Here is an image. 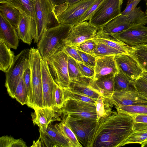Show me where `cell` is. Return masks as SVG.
<instances>
[{
  "instance_id": "obj_53",
  "label": "cell",
  "mask_w": 147,
  "mask_h": 147,
  "mask_svg": "<svg viewBox=\"0 0 147 147\" xmlns=\"http://www.w3.org/2000/svg\"><path fill=\"white\" fill-rule=\"evenodd\" d=\"M141 77L147 81V72L144 71Z\"/></svg>"
},
{
  "instance_id": "obj_12",
  "label": "cell",
  "mask_w": 147,
  "mask_h": 147,
  "mask_svg": "<svg viewBox=\"0 0 147 147\" xmlns=\"http://www.w3.org/2000/svg\"><path fill=\"white\" fill-rule=\"evenodd\" d=\"M39 131V139L36 142L34 141L31 147H72L56 124H49L45 132Z\"/></svg>"
},
{
  "instance_id": "obj_2",
  "label": "cell",
  "mask_w": 147,
  "mask_h": 147,
  "mask_svg": "<svg viewBox=\"0 0 147 147\" xmlns=\"http://www.w3.org/2000/svg\"><path fill=\"white\" fill-rule=\"evenodd\" d=\"M42 57L38 50L30 49L29 63L31 72V83L28 93L27 105L34 109L42 107L43 94L41 64Z\"/></svg>"
},
{
  "instance_id": "obj_21",
  "label": "cell",
  "mask_w": 147,
  "mask_h": 147,
  "mask_svg": "<svg viewBox=\"0 0 147 147\" xmlns=\"http://www.w3.org/2000/svg\"><path fill=\"white\" fill-rule=\"evenodd\" d=\"M115 75L108 74L95 81L92 79L90 82L92 87L100 95L105 98H109L114 91Z\"/></svg>"
},
{
  "instance_id": "obj_24",
  "label": "cell",
  "mask_w": 147,
  "mask_h": 147,
  "mask_svg": "<svg viewBox=\"0 0 147 147\" xmlns=\"http://www.w3.org/2000/svg\"><path fill=\"white\" fill-rule=\"evenodd\" d=\"M94 38L98 42L104 43L122 52L124 54L130 55L133 47L115 39L112 36L104 33L98 30Z\"/></svg>"
},
{
  "instance_id": "obj_57",
  "label": "cell",
  "mask_w": 147,
  "mask_h": 147,
  "mask_svg": "<svg viewBox=\"0 0 147 147\" xmlns=\"http://www.w3.org/2000/svg\"><path fill=\"white\" fill-rule=\"evenodd\" d=\"M141 0H128L127 1V3L132 2L134 1H141Z\"/></svg>"
},
{
  "instance_id": "obj_8",
  "label": "cell",
  "mask_w": 147,
  "mask_h": 147,
  "mask_svg": "<svg viewBox=\"0 0 147 147\" xmlns=\"http://www.w3.org/2000/svg\"><path fill=\"white\" fill-rule=\"evenodd\" d=\"M68 55L61 49L46 60L54 80L63 89L69 87L71 81L68 74Z\"/></svg>"
},
{
  "instance_id": "obj_14",
  "label": "cell",
  "mask_w": 147,
  "mask_h": 147,
  "mask_svg": "<svg viewBox=\"0 0 147 147\" xmlns=\"http://www.w3.org/2000/svg\"><path fill=\"white\" fill-rule=\"evenodd\" d=\"M41 68L43 101L42 107L54 109L55 81L51 74L46 59H42Z\"/></svg>"
},
{
  "instance_id": "obj_45",
  "label": "cell",
  "mask_w": 147,
  "mask_h": 147,
  "mask_svg": "<svg viewBox=\"0 0 147 147\" xmlns=\"http://www.w3.org/2000/svg\"><path fill=\"white\" fill-rule=\"evenodd\" d=\"M61 49L65 52L68 56L72 57L76 61L85 63L82 61L75 48L69 45L63 46Z\"/></svg>"
},
{
  "instance_id": "obj_37",
  "label": "cell",
  "mask_w": 147,
  "mask_h": 147,
  "mask_svg": "<svg viewBox=\"0 0 147 147\" xmlns=\"http://www.w3.org/2000/svg\"><path fill=\"white\" fill-rule=\"evenodd\" d=\"M0 147H27L21 138L16 139L11 136H3L0 138Z\"/></svg>"
},
{
  "instance_id": "obj_15",
  "label": "cell",
  "mask_w": 147,
  "mask_h": 147,
  "mask_svg": "<svg viewBox=\"0 0 147 147\" xmlns=\"http://www.w3.org/2000/svg\"><path fill=\"white\" fill-rule=\"evenodd\" d=\"M105 98L115 106L134 105H147V98L137 91H114L110 97Z\"/></svg>"
},
{
  "instance_id": "obj_3",
  "label": "cell",
  "mask_w": 147,
  "mask_h": 147,
  "mask_svg": "<svg viewBox=\"0 0 147 147\" xmlns=\"http://www.w3.org/2000/svg\"><path fill=\"white\" fill-rule=\"evenodd\" d=\"M74 25L60 24L45 30L37 43V49L46 60L63 47V40L69 34Z\"/></svg>"
},
{
  "instance_id": "obj_40",
  "label": "cell",
  "mask_w": 147,
  "mask_h": 147,
  "mask_svg": "<svg viewBox=\"0 0 147 147\" xmlns=\"http://www.w3.org/2000/svg\"><path fill=\"white\" fill-rule=\"evenodd\" d=\"M98 42V41L94 38L86 40L78 46L74 47L77 49L95 56L94 50Z\"/></svg>"
},
{
  "instance_id": "obj_10",
  "label": "cell",
  "mask_w": 147,
  "mask_h": 147,
  "mask_svg": "<svg viewBox=\"0 0 147 147\" xmlns=\"http://www.w3.org/2000/svg\"><path fill=\"white\" fill-rule=\"evenodd\" d=\"M123 1V0H103L89 22L98 30H100L109 22L121 14Z\"/></svg>"
},
{
  "instance_id": "obj_11",
  "label": "cell",
  "mask_w": 147,
  "mask_h": 147,
  "mask_svg": "<svg viewBox=\"0 0 147 147\" xmlns=\"http://www.w3.org/2000/svg\"><path fill=\"white\" fill-rule=\"evenodd\" d=\"M98 29L87 21L72 27L67 36L63 40V46L76 47L87 40L94 38Z\"/></svg>"
},
{
  "instance_id": "obj_52",
  "label": "cell",
  "mask_w": 147,
  "mask_h": 147,
  "mask_svg": "<svg viewBox=\"0 0 147 147\" xmlns=\"http://www.w3.org/2000/svg\"><path fill=\"white\" fill-rule=\"evenodd\" d=\"M80 0H67L66 3L68 5H71Z\"/></svg>"
},
{
  "instance_id": "obj_35",
  "label": "cell",
  "mask_w": 147,
  "mask_h": 147,
  "mask_svg": "<svg viewBox=\"0 0 147 147\" xmlns=\"http://www.w3.org/2000/svg\"><path fill=\"white\" fill-rule=\"evenodd\" d=\"M28 93L23 78L17 86L14 94V98L22 105H26L28 100Z\"/></svg>"
},
{
  "instance_id": "obj_42",
  "label": "cell",
  "mask_w": 147,
  "mask_h": 147,
  "mask_svg": "<svg viewBox=\"0 0 147 147\" xmlns=\"http://www.w3.org/2000/svg\"><path fill=\"white\" fill-rule=\"evenodd\" d=\"M77 62L79 70L83 76L93 79L95 74L94 67L78 61Z\"/></svg>"
},
{
  "instance_id": "obj_7",
  "label": "cell",
  "mask_w": 147,
  "mask_h": 147,
  "mask_svg": "<svg viewBox=\"0 0 147 147\" xmlns=\"http://www.w3.org/2000/svg\"><path fill=\"white\" fill-rule=\"evenodd\" d=\"M70 127L83 147H92L98 120L90 118L62 119Z\"/></svg>"
},
{
  "instance_id": "obj_43",
  "label": "cell",
  "mask_w": 147,
  "mask_h": 147,
  "mask_svg": "<svg viewBox=\"0 0 147 147\" xmlns=\"http://www.w3.org/2000/svg\"><path fill=\"white\" fill-rule=\"evenodd\" d=\"M134 83L136 91L147 98V81L140 77L134 80Z\"/></svg>"
},
{
  "instance_id": "obj_22",
  "label": "cell",
  "mask_w": 147,
  "mask_h": 147,
  "mask_svg": "<svg viewBox=\"0 0 147 147\" xmlns=\"http://www.w3.org/2000/svg\"><path fill=\"white\" fill-rule=\"evenodd\" d=\"M92 79L81 77L71 80L69 87L67 88L97 99L100 95L92 87L90 83Z\"/></svg>"
},
{
  "instance_id": "obj_33",
  "label": "cell",
  "mask_w": 147,
  "mask_h": 147,
  "mask_svg": "<svg viewBox=\"0 0 147 147\" xmlns=\"http://www.w3.org/2000/svg\"><path fill=\"white\" fill-rule=\"evenodd\" d=\"M98 42L94 52V55L97 57L107 56H115L124 54L115 48L103 43Z\"/></svg>"
},
{
  "instance_id": "obj_18",
  "label": "cell",
  "mask_w": 147,
  "mask_h": 147,
  "mask_svg": "<svg viewBox=\"0 0 147 147\" xmlns=\"http://www.w3.org/2000/svg\"><path fill=\"white\" fill-rule=\"evenodd\" d=\"M114 57L119 68L128 77L135 80L141 76L143 70L130 55L121 54Z\"/></svg>"
},
{
  "instance_id": "obj_48",
  "label": "cell",
  "mask_w": 147,
  "mask_h": 147,
  "mask_svg": "<svg viewBox=\"0 0 147 147\" xmlns=\"http://www.w3.org/2000/svg\"><path fill=\"white\" fill-rule=\"evenodd\" d=\"M140 1H134L127 3V6L125 9L121 13V14L127 16L136 7Z\"/></svg>"
},
{
  "instance_id": "obj_23",
  "label": "cell",
  "mask_w": 147,
  "mask_h": 147,
  "mask_svg": "<svg viewBox=\"0 0 147 147\" xmlns=\"http://www.w3.org/2000/svg\"><path fill=\"white\" fill-rule=\"evenodd\" d=\"M133 26L127 16L121 14L109 22L99 30L104 33L112 35Z\"/></svg>"
},
{
  "instance_id": "obj_28",
  "label": "cell",
  "mask_w": 147,
  "mask_h": 147,
  "mask_svg": "<svg viewBox=\"0 0 147 147\" xmlns=\"http://www.w3.org/2000/svg\"><path fill=\"white\" fill-rule=\"evenodd\" d=\"M0 13L10 23L16 27L22 16L20 11L14 7L4 3H0Z\"/></svg>"
},
{
  "instance_id": "obj_9",
  "label": "cell",
  "mask_w": 147,
  "mask_h": 147,
  "mask_svg": "<svg viewBox=\"0 0 147 147\" xmlns=\"http://www.w3.org/2000/svg\"><path fill=\"white\" fill-rule=\"evenodd\" d=\"M96 0H81L56 8L55 12L60 24L74 25Z\"/></svg>"
},
{
  "instance_id": "obj_26",
  "label": "cell",
  "mask_w": 147,
  "mask_h": 147,
  "mask_svg": "<svg viewBox=\"0 0 147 147\" xmlns=\"http://www.w3.org/2000/svg\"><path fill=\"white\" fill-rule=\"evenodd\" d=\"M114 76V91H137L133 80L123 73L119 68Z\"/></svg>"
},
{
  "instance_id": "obj_51",
  "label": "cell",
  "mask_w": 147,
  "mask_h": 147,
  "mask_svg": "<svg viewBox=\"0 0 147 147\" xmlns=\"http://www.w3.org/2000/svg\"><path fill=\"white\" fill-rule=\"evenodd\" d=\"M53 8L54 9L59 6L64 4L66 3L67 0H49Z\"/></svg>"
},
{
  "instance_id": "obj_39",
  "label": "cell",
  "mask_w": 147,
  "mask_h": 147,
  "mask_svg": "<svg viewBox=\"0 0 147 147\" xmlns=\"http://www.w3.org/2000/svg\"><path fill=\"white\" fill-rule=\"evenodd\" d=\"M54 109L58 110L63 106L65 102L64 91L63 88L59 86L55 81L54 84Z\"/></svg>"
},
{
  "instance_id": "obj_56",
  "label": "cell",
  "mask_w": 147,
  "mask_h": 147,
  "mask_svg": "<svg viewBox=\"0 0 147 147\" xmlns=\"http://www.w3.org/2000/svg\"><path fill=\"white\" fill-rule=\"evenodd\" d=\"M146 1V8L145 13L147 16V0H145Z\"/></svg>"
},
{
  "instance_id": "obj_6",
  "label": "cell",
  "mask_w": 147,
  "mask_h": 147,
  "mask_svg": "<svg viewBox=\"0 0 147 147\" xmlns=\"http://www.w3.org/2000/svg\"><path fill=\"white\" fill-rule=\"evenodd\" d=\"M34 1L37 26V35L35 42L38 43L45 30L60 24L49 0Z\"/></svg>"
},
{
  "instance_id": "obj_49",
  "label": "cell",
  "mask_w": 147,
  "mask_h": 147,
  "mask_svg": "<svg viewBox=\"0 0 147 147\" xmlns=\"http://www.w3.org/2000/svg\"><path fill=\"white\" fill-rule=\"evenodd\" d=\"M132 118L134 122L147 124V114L137 115Z\"/></svg>"
},
{
  "instance_id": "obj_19",
  "label": "cell",
  "mask_w": 147,
  "mask_h": 147,
  "mask_svg": "<svg viewBox=\"0 0 147 147\" xmlns=\"http://www.w3.org/2000/svg\"><path fill=\"white\" fill-rule=\"evenodd\" d=\"M0 40L10 48L17 49L19 37L16 26L10 23L0 13Z\"/></svg>"
},
{
  "instance_id": "obj_44",
  "label": "cell",
  "mask_w": 147,
  "mask_h": 147,
  "mask_svg": "<svg viewBox=\"0 0 147 147\" xmlns=\"http://www.w3.org/2000/svg\"><path fill=\"white\" fill-rule=\"evenodd\" d=\"M103 0H96L89 8L84 14L78 20L77 24L89 20Z\"/></svg>"
},
{
  "instance_id": "obj_29",
  "label": "cell",
  "mask_w": 147,
  "mask_h": 147,
  "mask_svg": "<svg viewBox=\"0 0 147 147\" xmlns=\"http://www.w3.org/2000/svg\"><path fill=\"white\" fill-rule=\"evenodd\" d=\"M95 105L97 120L102 117L110 115L113 112L112 111L113 104L101 95L99 96L96 99Z\"/></svg>"
},
{
  "instance_id": "obj_55",
  "label": "cell",
  "mask_w": 147,
  "mask_h": 147,
  "mask_svg": "<svg viewBox=\"0 0 147 147\" xmlns=\"http://www.w3.org/2000/svg\"><path fill=\"white\" fill-rule=\"evenodd\" d=\"M139 46L147 51V44Z\"/></svg>"
},
{
  "instance_id": "obj_25",
  "label": "cell",
  "mask_w": 147,
  "mask_h": 147,
  "mask_svg": "<svg viewBox=\"0 0 147 147\" xmlns=\"http://www.w3.org/2000/svg\"><path fill=\"white\" fill-rule=\"evenodd\" d=\"M0 3L11 6L18 9L22 15L30 17L36 21L34 0H0Z\"/></svg>"
},
{
  "instance_id": "obj_30",
  "label": "cell",
  "mask_w": 147,
  "mask_h": 147,
  "mask_svg": "<svg viewBox=\"0 0 147 147\" xmlns=\"http://www.w3.org/2000/svg\"><path fill=\"white\" fill-rule=\"evenodd\" d=\"M118 113L129 115L133 117L140 114H147V105H134L115 106Z\"/></svg>"
},
{
  "instance_id": "obj_16",
  "label": "cell",
  "mask_w": 147,
  "mask_h": 147,
  "mask_svg": "<svg viewBox=\"0 0 147 147\" xmlns=\"http://www.w3.org/2000/svg\"><path fill=\"white\" fill-rule=\"evenodd\" d=\"M31 116L33 124L39 128V131L45 132L49 124L55 121H61L59 116L54 109L48 107H39L34 109Z\"/></svg>"
},
{
  "instance_id": "obj_1",
  "label": "cell",
  "mask_w": 147,
  "mask_h": 147,
  "mask_svg": "<svg viewBox=\"0 0 147 147\" xmlns=\"http://www.w3.org/2000/svg\"><path fill=\"white\" fill-rule=\"evenodd\" d=\"M131 117L113 111L98 120L92 147H119L133 132Z\"/></svg>"
},
{
  "instance_id": "obj_20",
  "label": "cell",
  "mask_w": 147,
  "mask_h": 147,
  "mask_svg": "<svg viewBox=\"0 0 147 147\" xmlns=\"http://www.w3.org/2000/svg\"><path fill=\"white\" fill-rule=\"evenodd\" d=\"M114 56H107L97 57L94 67V80L95 81L108 74L115 75L118 71V67Z\"/></svg>"
},
{
  "instance_id": "obj_31",
  "label": "cell",
  "mask_w": 147,
  "mask_h": 147,
  "mask_svg": "<svg viewBox=\"0 0 147 147\" xmlns=\"http://www.w3.org/2000/svg\"><path fill=\"white\" fill-rule=\"evenodd\" d=\"M56 125L61 133L69 141L72 147H83L70 127L65 121H61L60 123H57Z\"/></svg>"
},
{
  "instance_id": "obj_27",
  "label": "cell",
  "mask_w": 147,
  "mask_h": 147,
  "mask_svg": "<svg viewBox=\"0 0 147 147\" xmlns=\"http://www.w3.org/2000/svg\"><path fill=\"white\" fill-rule=\"evenodd\" d=\"M11 48L0 40V70L6 73L11 66L15 55Z\"/></svg>"
},
{
  "instance_id": "obj_32",
  "label": "cell",
  "mask_w": 147,
  "mask_h": 147,
  "mask_svg": "<svg viewBox=\"0 0 147 147\" xmlns=\"http://www.w3.org/2000/svg\"><path fill=\"white\" fill-rule=\"evenodd\" d=\"M130 55L137 61L143 71L147 72V51L139 46L133 47Z\"/></svg>"
},
{
  "instance_id": "obj_38",
  "label": "cell",
  "mask_w": 147,
  "mask_h": 147,
  "mask_svg": "<svg viewBox=\"0 0 147 147\" xmlns=\"http://www.w3.org/2000/svg\"><path fill=\"white\" fill-rule=\"evenodd\" d=\"M147 140V130L133 132L125 140L124 146L127 144H141Z\"/></svg>"
},
{
  "instance_id": "obj_36",
  "label": "cell",
  "mask_w": 147,
  "mask_h": 147,
  "mask_svg": "<svg viewBox=\"0 0 147 147\" xmlns=\"http://www.w3.org/2000/svg\"><path fill=\"white\" fill-rule=\"evenodd\" d=\"M63 90L65 101L67 99H72L95 104L96 100V99L82 94L69 90L67 88L63 89Z\"/></svg>"
},
{
  "instance_id": "obj_46",
  "label": "cell",
  "mask_w": 147,
  "mask_h": 147,
  "mask_svg": "<svg viewBox=\"0 0 147 147\" xmlns=\"http://www.w3.org/2000/svg\"><path fill=\"white\" fill-rule=\"evenodd\" d=\"M83 61L86 64L94 67L97 57L77 49Z\"/></svg>"
},
{
  "instance_id": "obj_50",
  "label": "cell",
  "mask_w": 147,
  "mask_h": 147,
  "mask_svg": "<svg viewBox=\"0 0 147 147\" xmlns=\"http://www.w3.org/2000/svg\"><path fill=\"white\" fill-rule=\"evenodd\" d=\"M132 129L133 131L147 130V124L133 122Z\"/></svg>"
},
{
  "instance_id": "obj_13",
  "label": "cell",
  "mask_w": 147,
  "mask_h": 147,
  "mask_svg": "<svg viewBox=\"0 0 147 147\" xmlns=\"http://www.w3.org/2000/svg\"><path fill=\"white\" fill-rule=\"evenodd\" d=\"M111 35L131 47L146 44H147V27L142 25H135Z\"/></svg>"
},
{
  "instance_id": "obj_54",
  "label": "cell",
  "mask_w": 147,
  "mask_h": 147,
  "mask_svg": "<svg viewBox=\"0 0 147 147\" xmlns=\"http://www.w3.org/2000/svg\"><path fill=\"white\" fill-rule=\"evenodd\" d=\"M141 145L142 147H147V140L143 142Z\"/></svg>"
},
{
  "instance_id": "obj_4",
  "label": "cell",
  "mask_w": 147,
  "mask_h": 147,
  "mask_svg": "<svg viewBox=\"0 0 147 147\" xmlns=\"http://www.w3.org/2000/svg\"><path fill=\"white\" fill-rule=\"evenodd\" d=\"M30 50L29 49H24L15 55L11 66L5 73V86L9 95L13 98H14L15 92L24 71L30 67Z\"/></svg>"
},
{
  "instance_id": "obj_41",
  "label": "cell",
  "mask_w": 147,
  "mask_h": 147,
  "mask_svg": "<svg viewBox=\"0 0 147 147\" xmlns=\"http://www.w3.org/2000/svg\"><path fill=\"white\" fill-rule=\"evenodd\" d=\"M68 71L71 80H74L83 77L78 68L77 61L68 56Z\"/></svg>"
},
{
  "instance_id": "obj_5",
  "label": "cell",
  "mask_w": 147,
  "mask_h": 147,
  "mask_svg": "<svg viewBox=\"0 0 147 147\" xmlns=\"http://www.w3.org/2000/svg\"><path fill=\"white\" fill-rule=\"evenodd\" d=\"M55 110L62 119L90 118L97 120L95 105L92 103L67 99L62 108Z\"/></svg>"
},
{
  "instance_id": "obj_47",
  "label": "cell",
  "mask_w": 147,
  "mask_h": 147,
  "mask_svg": "<svg viewBox=\"0 0 147 147\" xmlns=\"http://www.w3.org/2000/svg\"><path fill=\"white\" fill-rule=\"evenodd\" d=\"M22 78L28 93L31 83V72L30 67L27 68L24 71Z\"/></svg>"
},
{
  "instance_id": "obj_17",
  "label": "cell",
  "mask_w": 147,
  "mask_h": 147,
  "mask_svg": "<svg viewBox=\"0 0 147 147\" xmlns=\"http://www.w3.org/2000/svg\"><path fill=\"white\" fill-rule=\"evenodd\" d=\"M16 28L19 38L24 42L30 45L33 39L35 42L37 35V26L34 19L22 15Z\"/></svg>"
},
{
  "instance_id": "obj_34",
  "label": "cell",
  "mask_w": 147,
  "mask_h": 147,
  "mask_svg": "<svg viewBox=\"0 0 147 147\" xmlns=\"http://www.w3.org/2000/svg\"><path fill=\"white\" fill-rule=\"evenodd\" d=\"M127 16L134 26L147 24V16L140 7H136Z\"/></svg>"
}]
</instances>
